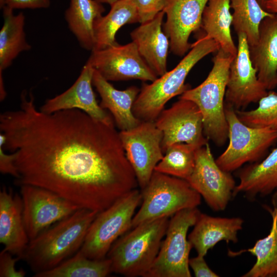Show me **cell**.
<instances>
[{"label":"cell","instance_id":"obj_3","mask_svg":"<svg viewBox=\"0 0 277 277\" xmlns=\"http://www.w3.org/2000/svg\"><path fill=\"white\" fill-rule=\"evenodd\" d=\"M191 48L173 69L151 84L143 85L132 107L134 115L140 121L155 122L170 99L189 88L185 82L194 66L220 48L214 40L201 36L191 44Z\"/></svg>","mask_w":277,"mask_h":277},{"label":"cell","instance_id":"obj_32","mask_svg":"<svg viewBox=\"0 0 277 277\" xmlns=\"http://www.w3.org/2000/svg\"><path fill=\"white\" fill-rule=\"evenodd\" d=\"M258 103L254 109L235 110L239 118L250 127H269L277 130V93L268 91Z\"/></svg>","mask_w":277,"mask_h":277},{"label":"cell","instance_id":"obj_9","mask_svg":"<svg viewBox=\"0 0 277 277\" xmlns=\"http://www.w3.org/2000/svg\"><path fill=\"white\" fill-rule=\"evenodd\" d=\"M201 212L197 207L181 210L169 221L158 254L144 277H190L189 253L192 246L187 232Z\"/></svg>","mask_w":277,"mask_h":277},{"label":"cell","instance_id":"obj_10","mask_svg":"<svg viewBox=\"0 0 277 277\" xmlns=\"http://www.w3.org/2000/svg\"><path fill=\"white\" fill-rule=\"evenodd\" d=\"M119 134L138 185L142 190L164 156L161 146L163 132L155 122L141 121L132 129L120 131Z\"/></svg>","mask_w":277,"mask_h":277},{"label":"cell","instance_id":"obj_24","mask_svg":"<svg viewBox=\"0 0 277 277\" xmlns=\"http://www.w3.org/2000/svg\"><path fill=\"white\" fill-rule=\"evenodd\" d=\"M230 0H209L204 10L201 27L204 31V39L214 40L220 49L235 57L237 47L231 33L232 15Z\"/></svg>","mask_w":277,"mask_h":277},{"label":"cell","instance_id":"obj_42","mask_svg":"<svg viewBox=\"0 0 277 277\" xmlns=\"http://www.w3.org/2000/svg\"><path fill=\"white\" fill-rule=\"evenodd\" d=\"M276 88H277V75L276 78Z\"/></svg>","mask_w":277,"mask_h":277},{"label":"cell","instance_id":"obj_18","mask_svg":"<svg viewBox=\"0 0 277 277\" xmlns=\"http://www.w3.org/2000/svg\"><path fill=\"white\" fill-rule=\"evenodd\" d=\"M30 242L25 228L21 195L5 188L0 192V243L3 250L22 259Z\"/></svg>","mask_w":277,"mask_h":277},{"label":"cell","instance_id":"obj_13","mask_svg":"<svg viewBox=\"0 0 277 277\" xmlns=\"http://www.w3.org/2000/svg\"><path fill=\"white\" fill-rule=\"evenodd\" d=\"M155 123L163 134L161 146L164 154L176 143H186L197 149L208 143L202 113L191 101L179 98L171 107L162 111Z\"/></svg>","mask_w":277,"mask_h":277},{"label":"cell","instance_id":"obj_37","mask_svg":"<svg viewBox=\"0 0 277 277\" xmlns=\"http://www.w3.org/2000/svg\"><path fill=\"white\" fill-rule=\"evenodd\" d=\"M50 0H5L4 6L15 9H42L48 8Z\"/></svg>","mask_w":277,"mask_h":277},{"label":"cell","instance_id":"obj_27","mask_svg":"<svg viewBox=\"0 0 277 277\" xmlns=\"http://www.w3.org/2000/svg\"><path fill=\"white\" fill-rule=\"evenodd\" d=\"M4 24L0 30V72L12 63L22 52L31 49L25 32V17L23 12L14 14L13 10L3 8Z\"/></svg>","mask_w":277,"mask_h":277},{"label":"cell","instance_id":"obj_2","mask_svg":"<svg viewBox=\"0 0 277 277\" xmlns=\"http://www.w3.org/2000/svg\"><path fill=\"white\" fill-rule=\"evenodd\" d=\"M97 213L80 208L54 223L30 241L22 259L34 275L56 267L79 251Z\"/></svg>","mask_w":277,"mask_h":277},{"label":"cell","instance_id":"obj_36","mask_svg":"<svg viewBox=\"0 0 277 277\" xmlns=\"http://www.w3.org/2000/svg\"><path fill=\"white\" fill-rule=\"evenodd\" d=\"M3 144L0 142V171L3 174H7L14 176L17 179L18 172L14 163L13 154L5 152Z\"/></svg>","mask_w":277,"mask_h":277},{"label":"cell","instance_id":"obj_40","mask_svg":"<svg viewBox=\"0 0 277 277\" xmlns=\"http://www.w3.org/2000/svg\"><path fill=\"white\" fill-rule=\"evenodd\" d=\"M260 5L264 9L265 3L268 0H257Z\"/></svg>","mask_w":277,"mask_h":277},{"label":"cell","instance_id":"obj_38","mask_svg":"<svg viewBox=\"0 0 277 277\" xmlns=\"http://www.w3.org/2000/svg\"><path fill=\"white\" fill-rule=\"evenodd\" d=\"M264 9L269 13L277 14V0H268L265 3Z\"/></svg>","mask_w":277,"mask_h":277},{"label":"cell","instance_id":"obj_35","mask_svg":"<svg viewBox=\"0 0 277 277\" xmlns=\"http://www.w3.org/2000/svg\"><path fill=\"white\" fill-rule=\"evenodd\" d=\"M203 256L197 255L189 259V265L196 277H218L219 275L212 270Z\"/></svg>","mask_w":277,"mask_h":277},{"label":"cell","instance_id":"obj_31","mask_svg":"<svg viewBox=\"0 0 277 277\" xmlns=\"http://www.w3.org/2000/svg\"><path fill=\"white\" fill-rule=\"evenodd\" d=\"M196 150L184 143L173 144L167 148L154 171L186 180L194 169Z\"/></svg>","mask_w":277,"mask_h":277},{"label":"cell","instance_id":"obj_20","mask_svg":"<svg viewBox=\"0 0 277 277\" xmlns=\"http://www.w3.org/2000/svg\"><path fill=\"white\" fill-rule=\"evenodd\" d=\"M256 43L249 46L250 59L259 80L268 91L276 88L277 75V14L264 19Z\"/></svg>","mask_w":277,"mask_h":277},{"label":"cell","instance_id":"obj_15","mask_svg":"<svg viewBox=\"0 0 277 277\" xmlns=\"http://www.w3.org/2000/svg\"><path fill=\"white\" fill-rule=\"evenodd\" d=\"M237 35L238 51L230 66L225 105L234 110H243L251 103H258L268 91L258 77L245 34Z\"/></svg>","mask_w":277,"mask_h":277},{"label":"cell","instance_id":"obj_8","mask_svg":"<svg viewBox=\"0 0 277 277\" xmlns=\"http://www.w3.org/2000/svg\"><path fill=\"white\" fill-rule=\"evenodd\" d=\"M225 110L229 141L215 161L222 169L231 173L246 163L260 161L277 142V130L249 126L239 118L233 108L225 105Z\"/></svg>","mask_w":277,"mask_h":277},{"label":"cell","instance_id":"obj_12","mask_svg":"<svg viewBox=\"0 0 277 277\" xmlns=\"http://www.w3.org/2000/svg\"><path fill=\"white\" fill-rule=\"evenodd\" d=\"M186 181L215 211L226 209L236 186L230 173L217 164L208 143L195 150L194 169Z\"/></svg>","mask_w":277,"mask_h":277},{"label":"cell","instance_id":"obj_34","mask_svg":"<svg viewBox=\"0 0 277 277\" xmlns=\"http://www.w3.org/2000/svg\"><path fill=\"white\" fill-rule=\"evenodd\" d=\"M21 259L8 251L3 250L0 253V277H24L23 269H17L16 262Z\"/></svg>","mask_w":277,"mask_h":277},{"label":"cell","instance_id":"obj_4","mask_svg":"<svg viewBox=\"0 0 277 277\" xmlns=\"http://www.w3.org/2000/svg\"><path fill=\"white\" fill-rule=\"evenodd\" d=\"M234 58L220 49L212 59L213 66L206 78L179 97L196 105L203 116L204 135L219 147L224 145L228 138L225 98L230 66Z\"/></svg>","mask_w":277,"mask_h":277},{"label":"cell","instance_id":"obj_16","mask_svg":"<svg viewBox=\"0 0 277 277\" xmlns=\"http://www.w3.org/2000/svg\"><path fill=\"white\" fill-rule=\"evenodd\" d=\"M209 0H167L164 9L166 21L164 31L171 51L179 56L191 48L190 34L201 28L203 13Z\"/></svg>","mask_w":277,"mask_h":277},{"label":"cell","instance_id":"obj_19","mask_svg":"<svg viewBox=\"0 0 277 277\" xmlns=\"http://www.w3.org/2000/svg\"><path fill=\"white\" fill-rule=\"evenodd\" d=\"M164 15V11L160 12L130 33L132 42L135 44L140 54L158 76L167 71L170 48L169 39L162 28Z\"/></svg>","mask_w":277,"mask_h":277},{"label":"cell","instance_id":"obj_14","mask_svg":"<svg viewBox=\"0 0 277 277\" xmlns=\"http://www.w3.org/2000/svg\"><path fill=\"white\" fill-rule=\"evenodd\" d=\"M87 62L108 81L137 79L152 82L158 77L142 57L133 42L124 45L116 43L92 51Z\"/></svg>","mask_w":277,"mask_h":277},{"label":"cell","instance_id":"obj_28","mask_svg":"<svg viewBox=\"0 0 277 277\" xmlns=\"http://www.w3.org/2000/svg\"><path fill=\"white\" fill-rule=\"evenodd\" d=\"M275 193L277 197V190ZM265 208L271 215V229L252 248L239 252H248L256 257L255 263L243 277H277V197L273 201V209Z\"/></svg>","mask_w":277,"mask_h":277},{"label":"cell","instance_id":"obj_22","mask_svg":"<svg viewBox=\"0 0 277 277\" xmlns=\"http://www.w3.org/2000/svg\"><path fill=\"white\" fill-rule=\"evenodd\" d=\"M92 84L101 97L100 105L110 111L120 131L132 129L141 122L132 112L133 104L140 91L137 87L132 86L124 90H117L95 69Z\"/></svg>","mask_w":277,"mask_h":277},{"label":"cell","instance_id":"obj_41","mask_svg":"<svg viewBox=\"0 0 277 277\" xmlns=\"http://www.w3.org/2000/svg\"><path fill=\"white\" fill-rule=\"evenodd\" d=\"M5 0H0V7L2 9L5 5Z\"/></svg>","mask_w":277,"mask_h":277},{"label":"cell","instance_id":"obj_25","mask_svg":"<svg viewBox=\"0 0 277 277\" xmlns=\"http://www.w3.org/2000/svg\"><path fill=\"white\" fill-rule=\"evenodd\" d=\"M105 8L96 0H70L65 18L80 46L92 51L94 46V24L103 15Z\"/></svg>","mask_w":277,"mask_h":277},{"label":"cell","instance_id":"obj_33","mask_svg":"<svg viewBox=\"0 0 277 277\" xmlns=\"http://www.w3.org/2000/svg\"><path fill=\"white\" fill-rule=\"evenodd\" d=\"M133 1L136 8L140 24L153 19L164 10L167 3V0Z\"/></svg>","mask_w":277,"mask_h":277},{"label":"cell","instance_id":"obj_39","mask_svg":"<svg viewBox=\"0 0 277 277\" xmlns=\"http://www.w3.org/2000/svg\"><path fill=\"white\" fill-rule=\"evenodd\" d=\"M96 1H97L98 2L101 3V4H103V3H105V4H109L110 5H111L112 4H114V3L118 1H120V0H96Z\"/></svg>","mask_w":277,"mask_h":277},{"label":"cell","instance_id":"obj_21","mask_svg":"<svg viewBox=\"0 0 277 277\" xmlns=\"http://www.w3.org/2000/svg\"><path fill=\"white\" fill-rule=\"evenodd\" d=\"M244 220L239 217H214L201 213L188 239L197 255L205 256L219 242L235 243Z\"/></svg>","mask_w":277,"mask_h":277},{"label":"cell","instance_id":"obj_29","mask_svg":"<svg viewBox=\"0 0 277 277\" xmlns=\"http://www.w3.org/2000/svg\"><path fill=\"white\" fill-rule=\"evenodd\" d=\"M110 272L111 262L89 259L77 251L56 267L34 275L35 277H105Z\"/></svg>","mask_w":277,"mask_h":277},{"label":"cell","instance_id":"obj_7","mask_svg":"<svg viewBox=\"0 0 277 277\" xmlns=\"http://www.w3.org/2000/svg\"><path fill=\"white\" fill-rule=\"evenodd\" d=\"M142 201L141 192L136 188L98 213L79 252L91 259L106 258L113 243L131 229L135 211Z\"/></svg>","mask_w":277,"mask_h":277},{"label":"cell","instance_id":"obj_30","mask_svg":"<svg viewBox=\"0 0 277 277\" xmlns=\"http://www.w3.org/2000/svg\"><path fill=\"white\" fill-rule=\"evenodd\" d=\"M230 8L233 10L232 25L236 34L244 33L249 46L255 44L261 22L273 14L264 9L257 0H230Z\"/></svg>","mask_w":277,"mask_h":277},{"label":"cell","instance_id":"obj_1","mask_svg":"<svg viewBox=\"0 0 277 277\" xmlns=\"http://www.w3.org/2000/svg\"><path fill=\"white\" fill-rule=\"evenodd\" d=\"M0 142L14 155L19 186L52 191L99 213L138 183L114 125L76 109L45 113L30 91L0 115Z\"/></svg>","mask_w":277,"mask_h":277},{"label":"cell","instance_id":"obj_17","mask_svg":"<svg viewBox=\"0 0 277 277\" xmlns=\"http://www.w3.org/2000/svg\"><path fill=\"white\" fill-rule=\"evenodd\" d=\"M94 68L88 62L77 79L63 93L47 100L40 108L45 113L76 109L93 119L109 125H114L111 116L97 103L92 85Z\"/></svg>","mask_w":277,"mask_h":277},{"label":"cell","instance_id":"obj_11","mask_svg":"<svg viewBox=\"0 0 277 277\" xmlns=\"http://www.w3.org/2000/svg\"><path fill=\"white\" fill-rule=\"evenodd\" d=\"M19 186L24 222L30 241L82 208L48 189L31 185Z\"/></svg>","mask_w":277,"mask_h":277},{"label":"cell","instance_id":"obj_26","mask_svg":"<svg viewBox=\"0 0 277 277\" xmlns=\"http://www.w3.org/2000/svg\"><path fill=\"white\" fill-rule=\"evenodd\" d=\"M110 6L109 12L94 22V46L92 51L101 50L116 44L115 35L122 27L139 23L133 0H120Z\"/></svg>","mask_w":277,"mask_h":277},{"label":"cell","instance_id":"obj_6","mask_svg":"<svg viewBox=\"0 0 277 277\" xmlns=\"http://www.w3.org/2000/svg\"><path fill=\"white\" fill-rule=\"evenodd\" d=\"M141 192L142 204L133 217L131 229L145 222L169 217L185 209L196 208L201 203V195L186 180L155 171Z\"/></svg>","mask_w":277,"mask_h":277},{"label":"cell","instance_id":"obj_23","mask_svg":"<svg viewBox=\"0 0 277 277\" xmlns=\"http://www.w3.org/2000/svg\"><path fill=\"white\" fill-rule=\"evenodd\" d=\"M237 176L233 197L240 193L249 199L264 196L277 190V147L263 160L251 163L241 169Z\"/></svg>","mask_w":277,"mask_h":277},{"label":"cell","instance_id":"obj_5","mask_svg":"<svg viewBox=\"0 0 277 277\" xmlns=\"http://www.w3.org/2000/svg\"><path fill=\"white\" fill-rule=\"evenodd\" d=\"M169 221V217H163L142 223L118 238L106 256L111 272L144 276L158 254Z\"/></svg>","mask_w":277,"mask_h":277}]
</instances>
